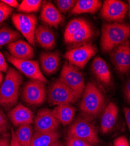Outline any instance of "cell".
<instances>
[{
	"label": "cell",
	"mask_w": 130,
	"mask_h": 146,
	"mask_svg": "<svg viewBox=\"0 0 130 146\" xmlns=\"http://www.w3.org/2000/svg\"><path fill=\"white\" fill-rule=\"evenodd\" d=\"M102 3L98 0H79L73 9L71 10L72 14H94L101 8Z\"/></svg>",
	"instance_id": "cell-22"
},
{
	"label": "cell",
	"mask_w": 130,
	"mask_h": 146,
	"mask_svg": "<svg viewBox=\"0 0 130 146\" xmlns=\"http://www.w3.org/2000/svg\"><path fill=\"white\" fill-rule=\"evenodd\" d=\"M87 23V22L85 20L80 18H76L71 21L68 23L64 33V40L65 42L68 43L73 35Z\"/></svg>",
	"instance_id": "cell-26"
},
{
	"label": "cell",
	"mask_w": 130,
	"mask_h": 146,
	"mask_svg": "<svg viewBox=\"0 0 130 146\" xmlns=\"http://www.w3.org/2000/svg\"><path fill=\"white\" fill-rule=\"evenodd\" d=\"M79 98L77 94L59 79L55 80L48 90V102L52 105H71Z\"/></svg>",
	"instance_id": "cell-5"
},
{
	"label": "cell",
	"mask_w": 130,
	"mask_h": 146,
	"mask_svg": "<svg viewBox=\"0 0 130 146\" xmlns=\"http://www.w3.org/2000/svg\"><path fill=\"white\" fill-rule=\"evenodd\" d=\"M11 140L8 136H4L0 139V146H10Z\"/></svg>",
	"instance_id": "cell-38"
},
{
	"label": "cell",
	"mask_w": 130,
	"mask_h": 146,
	"mask_svg": "<svg viewBox=\"0 0 130 146\" xmlns=\"http://www.w3.org/2000/svg\"><path fill=\"white\" fill-rule=\"evenodd\" d=\"M40 63L43 72L46 75H52L59 68L61 58L57 52H43L40 55Z\"/></svg>",
	"instance_id": "cell-19"
},
{
	"label": "cell",
	"mask_w": 130,
	"mask_h": 146,
	"mask_svg": "<svg viewBox=\"0 0 130 146\" xmlns=\"http://www.w3.org/2000/svg\"><path fill=\"white\" fill-rule=\"evenodd\" d=\"M124 115H125V117L126 119L128 127L130 130V108H126V107L124 108Z\"/></svg>",
	"instance_id": "cell-37"
},
{
	"label": "cell",
	"mask_w": 130,
	"mask_h": 146,
	"mask_svg": "<svg viewBox=\"0 0 130 146\" xmlns=\"http://www.w3.org/2000/svg\"><path fill=\"white\" fill-rule=\"evenodd\" d=\"M13 9L0 1V24L5 21L11 14Z\"/></svg>",
	"instance_id": "cell-30"
},
{
	"label": "cell",
	"mask_w": 130,
	"mask_h": 146,
	"mask_svg": "<svg viewBox=\"0 0 130 146\" xmlns=\"http://www.w3.org/2000/svg\"><path fill=\"white\" fill-rule=\"evenodd\" d=\"M22 81V76L20 73L13 68H9L0 86V106L9 109L17 104Z\"/></svg>",
	"instance_id": "cell-3"
},
{
	"label": "cell",
	"mask_w": 130,
	"mask_h": 146,
	"mask_svg": "<svg viewBox=\"0 0 130 146\" xmlns=\"http://www.w3.org/2000/svg\"><path fill=\"white\" fill-rule=\"evenodd\" d=\"M129 145H130V140H129Z\"/></svg>",
	"instance_id": "cell-43"
},
{
	"label": "cell",
	"mask_w": 130,
	"mask_h": 146,
	"mask_svg": "<svg viewBox=\"0 0 130 146\" xmlns=\"http://www.w3.org/2000/svg\"><path fill=\"white\" fill-rule=\"evenodd\" d=\"M114 146H130L129 141L125 136H120L114 140Z\"/></svg>",
	"instance_id": "cell-33"
},
{
	"label": "cell",
	"mask_w": 130,
	"mask_h": 146,
	"mask_svg": "<svg viewBox=\"0 0 130 146\" xmlns=\"http://www.w3.org/2000/svg\"><path fill=\"white\" fill-rule=\"evenodd\" d=\"M1 1L11 8H17L19 6V4L17 0H2Z\"/></svg>",
	"instance_id": "cell-35"
},
{
	"label": "cell",
	"mask_w": 130,
	"mask_h": 146,
	"mask_svg": "<svg viewBox=\"0 0 130 146\" xmlns=\"http://www.w3.org/2000/svg\"><path fill=\"white\" fill-rule=\"evenodd\" d=\"M33 121L35 131L41 133L55 131L59 125V122L54 116L52 111L48 108L40 109Z\"/></svg>",
	"instance_id": "cell-13"
},
{
	"label": "cell",
	"mask_w": 130,
	"mask_h": 146,
	"mask_svg": "<svg viewBox=\"0 0 130 146\" xmlns=\"http://www.w3.org/2000/svg\"><path fill=\"white\" fill-rule=\"evenodd\" d=\"M93 35V31L90 26L87 23L86 25L75 33L68 43L70 44H83L88 41Z\"/></svg>",
	"instance_id": "cell-25"
},
{
	"label": "cell",
	"mask_w": 130,
	"mask_h": 146,
	"mask_svg": "<svg viewBox=\"0 0 130 146\" xmlns=\"http://www.w3.org/2000/svg\"><path fill=\"white\" fill-rule=\"evenodd\" d=\"M11 144L10 146H21L20 144L18 143V141L17 140L15 136V133L13 130H12L11 132Z\"/></svg>",
	"instance_id": "cell-39"
},
{
	"label": "cell",
	"mask_w": 130,
	"mask_h": 146,
	"mask_svg": "<svg viewBox=\"0 0 130 146\" xmlns=\"http://www.w3.org/2000/svg\"><path fill=\"white\" fill-rule=\"evenodd\" d=\"M59 80L73 91L79 98L83 94L85 88V77L78 67L69 63H65L62 67Z\"/></svg>",
	"instance_id": "cell-6"
},
{
	"label": "cell",
	"mask_w": 130,
	"mask_h": 146,
	"mask_svg": "<svg viewBox=\"0 0 130 146\" xmlns=\"http://www.w3.org/2000/svg\"><path fill=\"white\" fill-rule=\"evenodd\" d=\"M127 11L128 6L123 1L106 0L101 9V15L108 22L119 23L125 18Z\"/></svg>",
	"instance_id": "cell-11"
},
{
	"label": "cell",
	"mask_w": 130,
	"mask_h": 146,
	"mask_svg": "<svg viewBox=\"0 0 130 146\" xmlns=\"http://www.w3.org/2000/svg\"><path fill=\"white\" fill-rule=\"evenodd\" d=\"M49 146H63V144L61 143V141L57 140L53 142L51 145H49Z\"/></svg>",
	"instance_id": "cell-40"
},
{
	"label": "cell",
	"mask_w": 130,
	"mask_h": 146,
	"mask_svg": "<svg viewBox=\"0 0 130 146\" xmlns=\"http://www.w3.org/2000/svg\"><path fill=\"white\" fill-rule=\"evenodd\" d=\"M7 58L8 62L26 77L31 80L40 81L44 83L48 82V80L43 75L40 69L38 61L18 59L9 54H7Z\"/></svg>",
	"instance_id": "cell-8"
},
{
	"label": "cell",
	"mask_w": 130,
	"mask_h": 146,
	"mask_svg": "<svg viewBox=\"0 0 130 146\" xmlns=\"http://www.w3.org/2000/svg\"><path fill=\"white\" fill-rule=\"evenodd\" d=\"M4 81V77L2 74V72L0 71V86H1V84Z\"/></svg>",
	"instance_id": "cell-41"
},
{
	"label": "cell",
	"mask_w": 130,
	"mask_h": 146,
	"mask_svg": "<svg viewBox=\"0 0 130 146\" xmlns=\"http://www.w3.org/2000/svg\"><path fill=\"white\" fill-rule=\"evenodd\" d=\"M9 54L21 60H32L34 56V50L32 46L28 42L17 40L7 45Z\"/></svg>",
	"instance_id": "cell-16"
},
{
	"label": "cell",
	"mask_w": 130,
	"mask_h": 146,
	"mask_svg": "<svg viewBox=\"0 0 130 146\" xmlns=\"http://www.w3.org/2000/svg\"><path fill=\"white\" fill-rule=\"evenodd\" d=\"M40 18L46 25L55 28H57L64 21L60 11L49 1L43 2Z\"/></svg>",
	"instance_id": "cell-15"
},
{
	"label": "cell",
	"mask_w": 130,
	"mask_h": 146,
	"mask_svg": "<svg viewBox=\"0 0 130 146\" xmlns=\"http://www.w3.org/2000/svg\"><path fill=\"white\" fill-rule=\"evenodd\" d=\"M52 113L59 123L66 126L72 121L75 115V109L71 105H58L52 110Z\"/></svg>",
	"instance_id": "cell-21"
},
{
	"label": "cell",
	"mask_w": 130,
	"mask_h": 146,
	"mask_svg": "<svg viewBox=\"0 0 130 146\" xmlns=\"http://www.w3.org/2000/svg\"><path fill=\"white\" fill-rule=\"evenodd\" d=\"M125 95L127 102L130 104V78L128 80L125 88Z\"/></svg>",
	"instance_id": "cell-36"
},
{
	"label": "cell",
	"mask_w": 130,
	"mask_h": 146,
	"mask_svg": "<svg viewBox=\"0 0 130 146\" xmlns=\"http://www.w3.org/2000/svg\"><path fill=\"white\" fill-rule=\"evenodd\" d=\"M59 137L60 134L56 130L47 133L35 131L30 146H49L53 142L59 140Z\"/></svg>",
	"instance_id": "cell-23"
},
{
	"label": "cell",
	"mask_w": 130,
	"mask_h": 146,
	"mask_svg": "<svg viewBox=\"0 0 130 146\" xmlns=\"http://www.w3.org/2000/svg\"><path fill=\"white\" fill-rule=\"evenodd\" d=\"M11 19L15 28L28 43L35 46V33L38 23L37 17L33 14L18 13L13 14Z\"/></svg>",
	"instance_id": "cell-7"
},
{
	"label": "cell",
	"mask_w": 130,
	"mask_h": 146,
	"mask_svg": "<svg viewBox=\"0 0 130 146\" xmlns=\"http://www.w3.org/2000/svg\"><path fill=\"white\" fill-rule=\"evenodd\" d=\"M112 62L116 70L121 74L130 70V42L127 40L111 51Z\"/></svg>",
	"instance_id": "cell-12"
},
{
	"label": "cell",
	"mask_w": 130,
	"mask_h": 146,
	"mask_svg": "<svg viewBox=\"0 0 130 146\" xmlns=\"http://www.w3.org/2000/svg\"><path fill=\"white\" fill-rule=\"evenodd\" d=\"M91 70L94 75L101 83L108 85L111 82V75L109 68L100 57H96L93 60Z\"/></svg>",
	"instance_id": "cell-20"
},
{
	"label": "cell",
	"mask_w": 130,
	"mask_h": 146,
	"mask_svg": "<svg viewBox=\"0 0 130 146\" xmlns=\"http://www.w3.org/2000/svg\"><path fill=\"white\" fill-rule=\"evenodd\" d=\"M35 41L46 50H52L56 44L53 32L46 26H38L35 33Z\"/></svg>",
	"instance_id": "cell-18"
},
{
	"label": "cell",
	"mask_w": 130,
	"mask_h": 146,
	"mask_svg": "<svg viewBox=\"0 0 130 146\" xmlns=\"http://www.w3.org/2000/svg\"><path fill=\"white\" fill-rule=\"evenodd\" d=\"M129 2V19H130V0L129 1H128Z\"/></svg>",
	"instance_id": "cell-42"
},
{
	"label": "cell",
	"mask_w": 130,
	"mask_h": 146,
	"mask_svg": "<svg viewBox=\"0 0 130 146\" xmlns=\"http://www.w3.org/2000/svg\"><path fill=\"white\" fill-rule=\"evenodd\" d=\"M96 53L97 48L95 46L86 44L68 51L64 57L69 64L82 69Z\"/></svg>",
	"instance_id": "cell-10"
},
{
	"label": "cell",
	"mask_w": 130,
	"mask_h": 146,
	"mask_svg": "<svg viewBox=\"0 0 130 146\" xmlns=\"http://www.w3.org/2000/svg\"><path fill=\"white\" fill-rule=\"evenodd\" d=\"M130 37V26L122 23L104 24L102 28L101 48L104 52H110L123 44Z\"/></svg>",
	"instance_id": "cell-2"
},
{
	"label": "cell",
	"mask_w": 130,
	"mask_h": 146,
	"mask_svg": "<svg viewBox=\"0 0 130 146\" xmlns=\"http://www.w3.org/2000/svg\"><path fill=\"white\" fill-rule=\"evenodd\" d=\"M15 136L21 146H30L33 135V128L31 125L18 127L14 132Z\"/></svg>",
	"instance_id": "cell-24"
},
{
	"label": "cell",
	"mask_w": 130,
	"mask_h": 146,
	"mask_svg": "<svg viewBox=\"0 0 130 146\" xmlns=\"http://www.w3.org/2000/svg\"><path fill=\"white\" fill-rule=\"evenodd\" d=\"M56 8L61 13H66L70 9H72L76 4L75 0H56L54 1Z\"/></svg>",
	"instance_id": "cell-29"
},
{
	"label": "cell",
	"mask_w": 130,
	"mask_h": 146,
	"mask_svg": "<svg viewBox=\"0 0 130 146\" xmlns=\"http://www.w3.org/2000/svg\"><path fill=\"white\" fill-rule=\"evenodd\" d=\"M9 128L8 119L3 110L0 109V134L7 131Z\"/></svg>",
	"instance_id": "cell-32"
},
{
	"label": "cell",
	"mask_w": 130,
	"mask_h": 146,
	"mask_svg": "<svg viewBox=\"0 0 130 146\" xmlns=\"http://www.w3.org/2000/svg\"><path fill=\"white\" fill-rule=\"evenodd\" d=\"M80 104V109L84 116L94 119L99 116L104 109L105 98L95 84L88 82L85 86Z\"/></svg>",
	"instance_id": "cell-1"
},
{
	"label": "cell",
	"mask_w": 130,
	"mask_h": 146,
	"mask_svg": "<svg viewBox=\"0 0 130 146\" xmlns=\"http://www.w3.org/2000/svg\"><path fill=\"white\" fill-rule=\"evenodd\" d=\"M8 65L6 62L5 58L1 52H0V71L7 72L8 70Z\"/></svg>",
	"instance_id": "cell-34"
},
{
	"label": "cell",
	"mask_w": 130,
	"mask_h": 146,
	"mask_svg": "<svg viewBox=\"0 0 130 146\" xmlns=\"http://www.w3.org/2000/svg\"><path fill=\"white\" fill-rule=\"evenodd\" d=\"M66 144L67 146H94L85 140L70 136L67 138Z\"/></svg>",
	"instance_id": "cell-31"
},
{
	"label": "cell",
	"mask_w": 130,
	"mask_h": 146,
	"mask_svg": "<svg viewBox=\"0 0 130 146\" xmlns=\"http://www.w3.org/2000/svg\"><path fill=\"white\" fill-rule=\"evenodd\" d=\"M68 136L85 140L93 145L99 144L100 140L95 127L86 117H79L68 130Z\"/></svg>",
	"instance_id": "cell-4"
},
{
	"label": "cell",
	"mask_w": 130,
	"mask_h": 146,
	"mask_svg": "<svg viewBox=\"0 0 130 146\" xmlns=\"http://www.w3.org/2000/svg\"><path fill=\"white\" fill-rule=\"evenodd\" d=\"M22 98L25 103L32 106H39L46 99V87L44 82L31 80L23 87Z\"/></svg>",
	"instance_id": "cell-9"
},
{
	"label": "cell",
	"mask_w": 130,
	"mask_h": 146,
	"mask_svg": "<svg viewBox=\"0 0 130 146\" xmlns=\"http://www.w3.org/2000/svg\"><path fill=\"white\" fill-rule=\"evenodd\" d=\"M8 117L15 126L31 125L33 122V113L29 108L19 104L8 112Z\"/></svg>",
	"instance_id": "cell-14"
},
{
	"label": "cell",
	"mask_w": 130,
	"mask_h": 146,
	"mask_svg": "<svg viewBox=\"0 0 130 146\" xmlns=\"http://www.w3.org/2000/svg\"><path fill=\"white\" fill-rule=\"evenodd\" d=\"M20 37L19 34L8 27L0 29V47L17 40Z\"/></svg>",
	"instance_id": "cell-27"
},
{
	"label": "cell",
	"mask_w": 130,
	"mask_h": 146,
	"mask_svg": "<svg viewBox=\"0 0 130 146\" xmlns=\"http://www.w3.org/2000/svg\"><path fill=\"white\" fill-rule=\"evenodd\" d=\"M118 112V108L113 102L109 103L104 109L100 121V130L102 133H107L114 127L117 121Z\"/></svg>",
	"instance_id": "cell-17"
},
{
	"label": "cell",
	"mask_w": 130,
	"mask_h": 146,
	"mask_svg": "<svg viewBox=\"0 0 130 146\" xmlns=\"http://www.w3.org/2000/svg\"><path fill=\"white\" fill-rule=\"evenodd\" d=\"M42 3L41 0H23L18 7V11L27 14L36 13L39 9Z\"/></svg>",
	"instance_id": "cell-28"
}]
</instances>
